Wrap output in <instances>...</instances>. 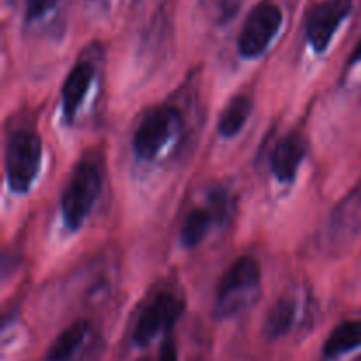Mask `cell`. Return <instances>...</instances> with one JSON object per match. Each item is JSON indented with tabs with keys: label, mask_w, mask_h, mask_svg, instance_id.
<instances>
[{
	"label": "cell",
	"mask_w": 361,
	"mask_h": 361,
	"mask_svg": "<svg viewBox=\"0 0 361 361\" xmlns=\"http://www.w3.org/2000/svg\"><path fill=\"white\" fill-rule=\"evenodd\" d=\"M360 66H361V37H360L358 44H356L355 49L351 51V56H349L345 69H348V73H349V71L356 69V67H360Z\"/></svg>",
	"instance_id": "obj_19"
},
{
	"label": "cell",
	"mask_w": 361,
	"mask_h": 361,
	"mask_svg": "<svg viewBox=\"0 0 361 361\" xmlns=\"http://www.w3.org/2000/svg\"><path fill=\"white\" fill-rule=\"evenodd\" d=\"M355 0H321L305 16V39L316 55L330 48L335 34L351 14Z\"/></svg>",
	"instance_id": "obj_7"
},
{
	"label": "cell",
	"mask_w": 361,
	"mask_h": 361,
	"mask_svg": "<svg viewBox=\"0 0 361 361\" xmlns=\"http://www.w3.org/2000/svg\"><path fill=\"white\" fill-rule=\"evenodd\" d=\"M95 80V66L90 60H80L74 63L73 69L67 74L62 87V115L67 123H73L83 106L85 97L90 92L92 83Z\"/></svg>",
	"instance_id": "obj_9"
},
{
	"label": "cell",
	"mask_w": 361,
	"mask_h": 361,
	"mask_svg": "<svg viewBox=\"0 0 361 361\" xmlns=\"http://www.w3.org/2000/svg\"><path fill=\"white\" fill-rule=\"evenodd\" d=\"M361 348V321H344L326 338L323 355L326 360H337Z\"/></svg>",
	"instance_id": "obj_14"
},
{
	"label": "cell",
	"mask_w": 361,
	"mask_h": 361,
	"mask_svg": "<svg viewBox=\"0 0 361 361\" xmlns=\"http://www.w3.org/2000/svg\"><path fill=\"white\" fill-rule=\"evenodd\" d=\"M284 21V13L271 0H261L252 7L243 21L236 48L242 59L256 60L263 56L279 35Z\"/></svg>",
	"instance_id": "obj_5"
},
{
	"label": "cell",
	"mask_w": 361,
	"mask_h": 361,
	"mask_svg": "<svg viewBox=\"0 0 361 361\" xmlns=\"http://www.w3.org/2000/svg\"><path fill=\"white\" fill-rule=\"evenodd\" d=\"M261 267L252 256H242L226 270L217 288L215 317L228 319L249 309L257 300Z\"/></svg>",
	"instance_id": "obj_2"
},
{
	"label": "cell",
	"mask_w": 361,
	"mask_h": 361,
	"mask_svg": "<svg viewBox=\"0 0 361 361\" xmlns=\"http://www.w3.org/2000/svg\"><path fill=\"white\" fill-rule=\"evenodd\" d=\"M182 126V113L176 106L159 104L145 113L133 137L134 154L140 161L152 162L164 150Z\"/></svg>",
	"instance_id": "obj_4"
},
{
	"label": "cell",
	"mask_w": 361,
	"mask_h": 361,
	"mask_svg": "<svg viewBox=\"0 0 361 361\" xmlns=\"http://www.w3.org/2000/svg\"><path fill=\"white\" fill-rule=\"evenodd\" d=\"M42 164V141L30 129H18L6 145V178L14 194H27L37 180Z\"/></svg>",
	"instance_id": "obj_3"
},
{
	"label": "cell",
	"mask_w": 361,
	"mask_h": 361,
	"mask_svg": "<svg viewBox=\"0 0 361 361\" xmlns=\"http://www.w3.org/2000/svg\"><path fill=\"white\" fill-rule=\"evenodd\" d=\"M140 361H178V351H176L175 341L166 337L164 342L161 344V348H159L157 355L147 356V358H141Z\"/></svg>",
	"instance_id": "obj_17"
},
{
	"label": "cell",
	"mask_w": 361,
	"mask_h": 361,
	"mask_svg": "<svg viewBox=\"0 0 361 361\" xmlns=\"http://www.w3.org/2000/svg\"><path fill=\"white\" fill-rule=\"evenodd\" d=\"M59 4L60 0H27V6H25V20L28 23H34V21L41 20L46 14L51 13Z\"/></svg>",
	"instance_id": "obj_16"
},
{
	"label": "cell",
	"mask_w": 361,
	"mask_h": 361,
	"mask_svg": "<svg viewBox=\"0 0 361 361\" xmlns=\"http://www.w3.org/2000/svg\"><path fill=\"white\" fill-rule=\"evenodd\" d=\"M88 331H90V324H88L87 321H76V323H73L71 326H67L48 348L44 361L73 360L74 355L81 349L83 342L87 341Z\"/></svg>",
	"instance_id": "obj_12"
},
{
	"label": "cell",
	"mask_w": 361,
	"mask_h": 361,
	"mask_svg": "<svg viewBox=\"0 0 361 361\" xmlns=\"http://www.w3.org/2000/svg\"><path fill=\"white\" fill-rule=\"evenodd\" d=\"M305 137L300 133H289L277 141L270 155V171L281 183H293L307 157Z\"/></svg>",
	"instance_id": "obj_8"
},
{
	"label": "cell",
	"mask_w": 361,
	"mask_h": 361,
	"mask_svg": "<svg viewBox=\"0 0 361 361\" xmlns=\"http://www.w3.org/2000/svg\"><path fill=\"white\" fill-rule=\"evenodd\" d=\"M217 221L214 210L210 207L208 208H194L192 212L187 214V217L183 219L182 229H180V240H182V245L187 250L196 249L197 245L203 243V240L207 238L208 233H210L212 226Z\"/></svg>",
	"instance_id": "obj_15"
},
{
	"label": "cell",
	"mask_w": 361,
	"mask_h": 361,
	"mask_svg": "<svg viewBox=\"0 0 361 361\" xmlns=\"http://www.w3.org/2000/svg\"><path fill=\"white\" fill-rule=\"evenodd\" d=\"M111 2L113 0H90L92 6L97 7V9H101V11H108L109 7H111Z\"/></svg>",
	"instance_id": "obj_20"
},
{
	"label": "cell",
	"mask_w": 361,
	"mask_h": 361,
	"mask_svg": "<svg viewBox=\"0 0 361 361\" xmlns=\"http://www.w3.org/2000/svg\"><path fill=\"white\" fill-rule=\"evenodd\" d=\"M361 229V185L345 196L334 210L328 224V238L334 243L351 240Z\"/></svg>",
	"instance_id": "obj_10"
},
{
	"label": "cell",
	"mask_w": 361,
	"mask_h": 361,
	"mask_svg": "<svg viewBox=\"0 0 361 361\" xmlns=\"http://www.w3.org/2000/svg\"><path fill=\"white\" fill-rule=\"evenodd\" d=\"M296 321V302L291 296H281L263 323V335L268 341H277L286 337L293 330Z\"/></svg>",
	"instance_id": "obj_13"
},
{
	"label": "cell",
	"mask_w": 361,
	"mask_h": 361,
	"mask_svg": "<svg viewBox=\"0 0 361 361\" xmlns=\"http://www.w3.org/2000/svg\"><path fill=\"white\" fill-rule=\"evenodd\" d=\"M101 190V166L94 159H81L74 166L60 197V214L69 231H80L83 228L94 212Z\"/></svg>",
	"instance_id": "obj_1"
},
{
	"label": "cell",
	"mask_w": 361,
	"mask_h": 361,
	"mask_svg": "<svg viewBox=\"0 0 361 361\" xmlns=\"http://www.w3.org/2000/svg\"><path fill=\"white\" fill-rule=\"evenodd\" d=\"M252 109L254 102L249 95H235V97L226 104L221 116H219V134H221L222 137H226V140H233L235 136H238L243 130V127H245V123L249 122L250 115H252Z\"/></svg>",
	"instance_id": "obj_11"
},
{
	"label": "cell",
	"mask_w": 361,
	"mask_h": 361,
	"mask_svg": "<svg viewBox=\"0 0 361 361\" xmlns=\"http://www.w3.org/2000/svg\"><path fill=\"white\" fill-rule=\"evenodd\" d=\"M183 310H185V302L182 296L173 291L157 293L137 317L133 331L134 344L147 348L159 335L169 334L176 321L182 317Z\"/></svg>",
	"instance_id": "obj_6"
},
{
	"label": "cell",
	"mask_w": 361,
	"mask_h": 361,
	"mask_svg": "<svg viewBox=\"0 0 361 361\" xmlns=\"http://www.w3.org/2000/svg\"><path fill=\"white\" fill-rule=\"evenodd\" d=\"M238 0H221V7H219V9H221L219 11V13H221V20H231L236 14V11H238Z\"/></svg>",
	"instance_id": "obj_18"
}]
</instances>
